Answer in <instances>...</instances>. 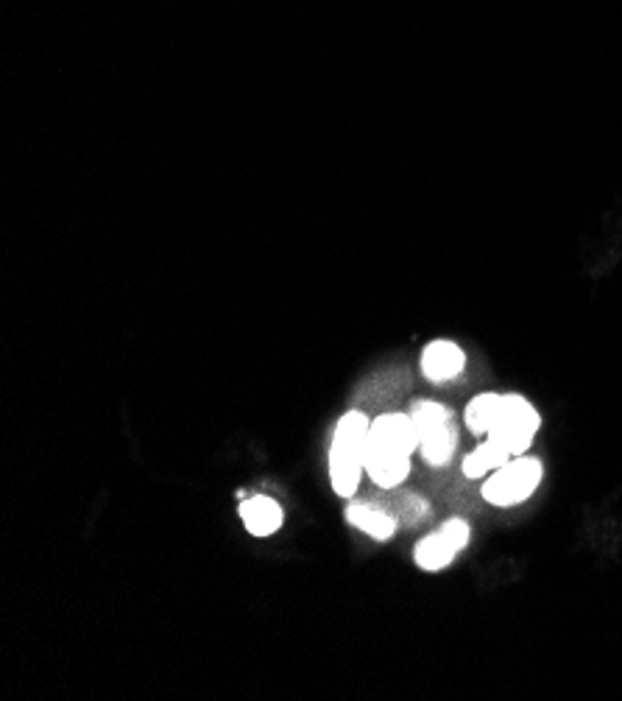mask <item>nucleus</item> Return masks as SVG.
Here are the masks:
<instances>
[{
  "label": "nucleus",
  "mask_w": 622,
  "mask_h": 701,
  "mask_svg": "<svg viewBox=\"0 0 622 701\" xmlns=\"http://www.w3.org/2000/svg\"><path fill=\"white\" fill-rule=\"evenodd\" d=\"M371 419L364 412H346L338 419L329 441V481L335 495L351 498L366 473V445H369Z\"/></svg>",
  "instance_id": "2"
},
{
  "label": "nucleus",
  "mask_w": 622,
  "mask_h": 701,
  "mask_svg": "<svg viewBox=\"0 0 622 701\" xmlns=\"http://www.w3.org/2000/svg\"><path fill=\"white\" fill-rule=\"evenodd\" d=\"M539 428H542V417L522 395H502L500 412L486 439L506 447L511 456H524V450H530L537 439Z\"/></svg>",
  "instance_id": "3"
},
{
  "label": "nucleus",
  "mask_w": 622,
  "mask_h": 701,
  "mask_svg": "<svg viewBox=\"0 0 622 701\" xmlns=\"http://www.w3.org/2000/svg\"><path fill=\"white\" fill-rule=\"evenodd\" d=\"M405 509H402V515L399 517H408V526H414V522H419V520H425V515H427V504L421 498H416V495H405Z\"/></svg>",
  "instance_id": "13"
},
{
  "label": "nucleus",
  "mask_w": 622,
  "mask_h": 701,
  "mask_svg": "<svg viewBox=\"0 0 622 701\" xmlns=\"http://www.w3.org/2000/svg\"><path fill=\"white\" fill-rule=\"evenodd\" d=\"M419 450V434L410 414H383L371 419L366 445V473L380 489H394L408 478L410 456Z\"/></svg>",
  "instance_id": "1"
},
{
  "label": "nucleus",
  "mask_w": 622,
  "mask_h": 701,
  "mask_svg": "<svg viewBox=\"0 0 622 701\" xmlns=\"http://www.w3.org/2000/svg\"><path fill=\"white\" fill-rule=\"evenodd\" d=\"M237 515H241L243 526H246V531L252 534V537H272V534H277L279 528H283L285 520L283 506L274 498H268V495L243 498Z\"/></svg>",
  "instance_id": "7"
},
{
  "label": "nucleus",
  "mask_w": 622,
  "mask_h": 701,
  "mask_svg": "<svg viewBox=\"0 0 622 701\" xmlns=\"http://www.w3.org/2000/svg\"><path fill=\"white\" fill-rule=\"evenodd\" d=\"M410 419H414L416 434H419V439H421V436L430 434V430L438 428V425L450 423L452 412L447 406H441V403L421 400V403H414V408H410Z\"/></svg>",
  "instance_id": "12"
},
{
  "label": "nucleus",
  "mask_w": 622,
  "mask_h": 701,
  "mask_svg": "<svg viewBox=\"0 0 622 701\" xmlns=\"http://www.w3.org/2000/svg\"><path fill=\"white\" fill-rule=\"evenodd\" d=\"M542 484V461L533 456H513L502 464L500 470L491 473L483 484V498L491 506H517L524 504Z\"/></svg>",
  "instance_id": "4"
},
{
  "label": "nucleus",
  "mask_w": 622,
  "mask_h": 701,
  "mask_svg": "<svg viewBox=\"0 0 622 701\" xmlns=\"http://www.w3.org/2000/svg\"><path fill=\"white\" fill-rule=\"evenodd\" d=\"M344 517L351 528L369 534V537L377 539V542L391 539L399 526V520L391 515V511H386L383 506H375V504H351Z\"/></svg>",
  "instance_id": "8"
},
{
  "label": "nucleus",
  "mask_w": 622,
  "mask_h": 701,
  "mask_svg": "<svg viewBox=\"0 0 622 701\" xmlns=\"http://www.w3.org/2000/svg\"><path fill=\"white\" fill-rule=\"evenodd\" d=\"M467 369V353L450 338H436L421 353V375L430 383H447Z\"/></svg>",
  "instance_id": "6"
},
{
  "label": "nucleus",
  "mask_w": 622,
  "mask_h": 701,
  "mask_svg": "<svg viewBox=\"0 0 622 701\" xmlns=\"http://www.w3.org/2000/svg\"><path fill=\"white\" fill-rule=\"evenodd\" d=\"M511 453L506 450V447L494 445L491 439L480 441L478 447H475L472 453H469L467 458H463V476L467 478H486L491 476L494 470H500L502 464L511 461Z\"/></svg>",
  "instance_id": "10"
},
{
  "label": "nucleus",
  "mask_w": 622,
  "mask_h": 701,
  "mask_svg": "<svg viewBox=\"0 0 622 701\" xmlns=\"http://www.w3.org/2000/svg\"><path fill=\"white\" fill-rule=\"evenodd\" d=\"M500 400H502V395L486 392V395H478L472 403H469L467 414H463V423H467L469 434H475V436L489 434V428L497 419V412H500Z\"/></svg>",
  "instance_id": "11"
},
{
  "label": "nucleus",
  "mask_w": 622,
  "mask_h": 701,
  "mask_svg": "<svg viewBox=\"0 0 622 701\" xmlns=\"http://www.w3.org/2000/svg\"><path fill=\"white\" fill-rule=\"evenodd\" d=\"M467 545H469V522L452 517V520L443 522L438 531L427 534V537L416 545L414 559L421 570H427V573H438V570L450 568L452 559H456Z\"/></svg>",
  "instance_id": "5"
},
{
  "label": "nucleus",
  "mask_w": 622,
  "mask_h": 701,
  "mask_svg": "<svg viewBox=\"0 0 622 701\" xmlns=\"http://www.w3.org/2000/svg\"><path fill=\"white\" fill-rule=\"evenodd\" d=\"M458 447V428L456 423H443L438 428H432L430 434H425L419 439V453L430 467H447L456 456Z\"/></svg>",
  "instance_id": "9"
}]
</instances>
